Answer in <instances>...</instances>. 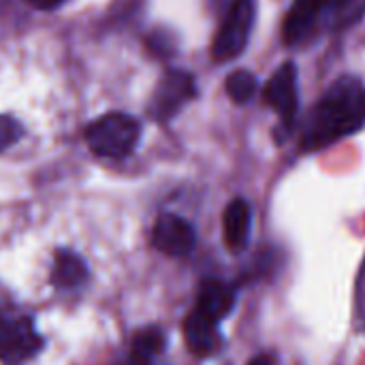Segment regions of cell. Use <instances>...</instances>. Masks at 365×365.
<instances>
[{"mask_svg": "<svg viewBox=\"0 0 365 365\" xmlns=\"http://www.w3.org/2000/svg\"><path fill=\"white\" fill-rule=\"evenodd\" d=\"M21 137V124L11 115H0V152L15 145Z\"/></svg>", "mask_w": 365, "mask_h": 365, "instance_id": "obj_16", "label": "cell"}, {"mask_svg": "<svg viewBox=\"0 0 365 365\" xmlns=\"http://www.w3.org/2000/svg\"><path fill=\"white\" fill-rule=\"evenodd\" d=\"M88 278V267L81 257L71 250H58L53 261L51 280L58 289H75Z\"/></svg>", "mask_w": 365, "mask_h": 365, "instance_id": "obj_11", "label": "cell"}, {"mask_svg": "<svg viewBox=\"0 0 365 365\" xmlns=\"http://www.w3.org/2000/svg\"><path fill=\"white\" fill-rule=\"evenodd\" d=\"M43 346L41 336L26 317L0 319V361L6 365L26 364Z\"/></svg>", "mask_w": 365, "mask_h": 365, "instance_id": "obj_4", "label": "cell"}, {"mask_svg": "<svg viewBox=\"0 0 365 365\" xmlns=\"http://www.w3.org/2000/svg\"><path fill=\"white\" fill-rule=\"evenodd\" d=\"M265 101L267 105L284 120L291 122L297 111V75L295 66L289 62L280 66L265 86Z\"/></svg>", "mask_w": 365, "mask_h": 365, "instance_id": "obj_7", "label": "cell"}, {"mask_svg": "<svg viewBox=\"0 0 365 365\" xmlns=\"http://www.w3.org/2000/svg\"><path fill=\"white\" fill-rule=\"evenodd\" d=\"M141 126L126 113H107L86 128V141L96 156L124 158L139 141Z\"/></svg>", "mask_w": 365, "mask_h": 365, "instance_id": "obj_2", "label": "cell"}, {"mask_svg": "<svg viewBox=\"0 0 365 365\" xmlns=\"http://www.w3.org/2000/svg\"><path fill=\"white\" fill-rule=\"evenodd\" d=\"M257 92V77L248 71H235L227 77V94L235 103H248Z\"/></svg>", "mask_w": 365, "mask_h": 365, "instance_id": "obj_15", "label": "cell"}, {"mask_svg": "<svg viewBox=\"0 0 365 365\" xmlns=\"http://www.w3.org/2000/svg\"><path fill=\"white\" fill-rule=\"evenodd\" d=\"M250 205L244 199H235L227 205L222 216L225 242L231 250H242L250 235Z\"/></svg>", "mask_w": 365, "mask_h": 365, "instance_id": "obj_10", "label": "cell"}, {"mask_svg": "<svg viewBox=\"0 0 365 365\" xmlns=\"http://www.w3.org/2000/svg\"><path fill=\"white\" fill-rule=\"evenodd\" d=\"M124 365H152L150 359H143V357H137V355H130V359Z\"/></svg>", "mask_w": 365, "mask_h": 365, "instance_id": "obj_19", "label": "cell"}, {"mask_svg": "<svg viewBox=\"0 0 365 365\" xmlns=\"http://www.w3.org/2000/svg\"><path fill=\"white\" fill-rule=\"evenodd\" d=\"M195 94V81L188 73L182 71H173L167 73L160 81V86L154 92V101H152V113L158 120H167L171 118L188 98H192Z\"/></svg>", "mask_w": 365, "mask_h": 365, "instance_id": "obj_6", "label": "cell"}, {"mask_svg": "<svg viewBox=\"0 0 365 365\" xmlns=\"http://www.w3.org/2000/svg\"><path fill=\"white\" fill-rule=\"evenodd\" d=\"M365 124V90L364 86L344 77L338 79L312 109L304 128V150H321L346 135H353Z\"/></svg>", "mask_w": 365, "mask_h": 365, "instance_id": "obj_1", "label": "cell"}, {"mask_svg": "<svg viewBox=\"0 0 365 365\" xmlns=\"http://www.w3.org/2000/svg\"><path fill=\"white\" fill-rule=\"evenodd\" d=\"M165 346V334L158 329V327H148V329H141L135 338H133V355L137 357H143V359H150L154 355H158Z\"/></svg>", "mask_w": 365, "mask_h": 365, "instance_id": "obj_14", "label": "cell"}, {"mask_svg": "<svg viewBox=\"0 0 365 365\" xmlns=\"http://www.w3.org/2000/svg\"><path fill=\"white\" fill-rule=\"evenodd\" d=\"M184 338H186L188 349L197 357H212L222 346V338L216 329V323L207 321L197 310L188 314L184 321Z\"/></svg>", "mask_w": 365, "mask_h": 365, "instance_id": "obj_9", "label": "cell"}, {"mask_svg": "<svg viewBox=\"0 0 365 365\" xmlns=\"http://www.w3.org/2000/svg\"><path fill=\"white\" fill-rule=\"evenodd\" d=\"M152 244L156 250L169 257H186L197 244V233L188 220L175 214H163L152 231Z\"/></svg>", "mask_w": 365, "mask_h": 365, "instance_id": "obj_5", "label": "cell"}, {"mask_svg": "<svg viewBox=\"0 0 365 365\" xmlns=\"http://www.w3.org/2000/svg\"><path fill=\"white\" fill-rule=\"evenodd\" d=\"M235 308V291L220 282V280H207L201 284L199 295H197V312L205 317L212 323H220L231 314Z\"/></svg>", "mask_w": 365, "mask_h": 365, "instance_id": "obj_8", "label": "cell"}, {"mask_svg": "<svg viewBox=\"0 0 365 365\" xmlns=\"http://www.w3.org/2000/svg\"><path fill=\"white\" fill-rule=\"evenodd\" d=\"M365 15V0H336L331 9V26L336 30H344L355 26Z\"/></svg>", "mask_w": 365, "mask_h": 365, "instance_id": "obj_13", "label": "cell"}, {"mask_svg": "<svg viewBox=\"0 0 365 365\" xmlns=\"http://www.w3.org/2000/svg\"><path fill=\"white\" fill-rule=\"evenodd\" d=\"M24 2L30 4L32 9H38V11H51L58 4H62L64 0H24Z\"/></svg>", "mask_w": 365, "mask_h": 365, "instance_id": "obj_17", "label": "cell"}, {"mask_svg": "<svg viewBox=\"0 0 365 365\" xmlns=\"http://www.w3.org/2000/svg\"><path fill=\"white\" fill-rule=\"evenodd\" d=\"M252 21H255V4H252V0H235L229 15L225 17L218 34H216L214 47H212L214 58L225 62V60H231V58L240 56L244 51L246 43H248Z\"/></svg>", "mask_w": 365, "mask_h": 365, "instance_id": "obj_3", "label": "cell"}, {"mask_svg": "<svg viewBox=\"0 0 365 365\" xmlns=\"http://www.w3.org/2000/svg\"><path fill=\"white\" fill-rule=\"evenodd\" d=\"M327 4V0H295L287 24H284V38L287 43H295L299 38H304V34L310 30L314 17L319 15V11Z\"/></svg>", "mask_w": 365, "mask_h": 365, "instance_id": "obj_12", "label": "cell"}, {"mask_svg": "<svg viewBox=\"0 0 365 365\" xmlns=\"http://www.w3.org/2000/svg\"><path fill=\"white\" fill-rule=\"evenodd\" d=\"M248 365H276V357L274 355H269V353H261V355H257V357H252Z\"/></svg>", "mask_w": 365, "mask_h": 365, "instance_id": "obj_18", "label": "cell"}]
</instances>
